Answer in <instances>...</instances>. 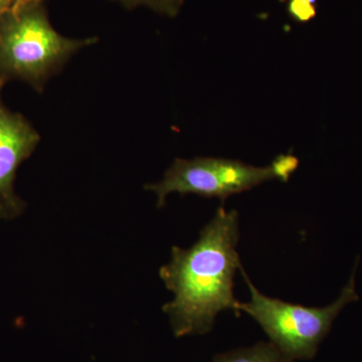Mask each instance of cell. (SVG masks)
Masks as SVG:
<instances>
[{"label":"cell","instance_id":"obj_1","mask_svg":"<svg viewBox=\"0 0 362 362\" xmlns=\"http://www.w3.org/2000/svg\"><path fill=\"white\" fill-rule=\"evenodd\" d=\"M239 238V214L221 206L194 246L173 247L170 262L160 268L159 276L175 294L162 310L176 337L206 334L221 311L239 315V301L233 295L235 272L242 265Z\"/></svg>","mask_w":362,"mask_h":362},{"label":"cell","instance_id":"obj_2","mask_svg":"<svg viewBox=\"0 0 362 362\" xmlns=\"http://www.w3.org/2000/svg\"><path fill=\"white\" fill-rule=\"evenodd\" d=\"M96 42L59 35L42 4L11 11L0 20V86L21 80L42 92L75 52Z\"/></svg>","mask_w":362,"mask_h":362},{"label":"cell","instance_id":"obj_6","mask_svg":"<svg viewBox=\"0 0 362 362\" xmlns=\"http://www.w3.org/2000/svg\"><path fill=\"white\" fill-rule=\"evenodd\" d=\"M213 362H294L271 342H259L250 347L216 354Z\"/></svg>","mask_w":362,"mask_h":362},{"label":"cell","instance_id":"obj_4","mask_svg":"<svg viewBox=\"0 0 362 362\" xmlns=\"http://www.w3.org/2000/svg\"><path fill=\"white\" fill-rule=\"evenodd\" d=\"M299 165L297 157L281 154L266 168H256L238 160L214 157L175 159L160 182L145 185L157 195L160 209L169 194H197L218 197L223 204L230 195L240 194L272 180L287 182Z\"/></svg>","mask_w":362,"mask_h":362},{"label":"cell","instance_id":"obj_8","mask_svg":"<svg viewBox=\"0 0 362 362\" xmlns=\"http://www.w3.org/2000/svg\"><path fill=\"white\" fill-rule=\"evenodd\" d=\"M317 0H289L288 13L298 23H308L315 18Z\"/></svg>","mask_w":362,"mask_h":362},{"label":"cell","instance_id":"obj_10","mask_svg":"<svg viewBox=\"0 0 362 362\" xmlns=\"http://www.w3.org/2000/svg\"><path fill=\"white\" fill-rule=\"evenodd\" d=\"M42 0H14V6L11 11H18L23 8V7L32 6V4H42Z\"/></svg>","mask_w":362,"mask_h":362},{"label":"cell","instance_id":"obj_5","mask_svg":"<svg viewBox=\"0 0 362 362\" xmlns=\"http://www.w3.org/2000/svg\"><path fill=\"white\" fill-rule=\"evenodd\" d=\"M40 140L32 124L8 110L0 96V218L13 220L25 211V202L14 192V180L21 164L32 156Z\"/></svg>","mask_w":362,"mask_h":362},{"label":"cell","instance_id":"obj_3","mask_svg":"<svg viewBox=\"0 0 362 362\" xmlns=\"http://www.w3.org/2000/svg\"><path fill=\"white\" fill-rule=\"evenodd\" d=\"M356 269L334 303L324 308H313L262 294L240 265L239 270L246 281L251 299L247 303L239 302L238 312H245L254 318L270 342L285 356L294 361H310L315 357L319 345L329 332L340 311L347 304L358 300Z\"/></svg>","mask_w":362,"mask_h":362},{"label":"cell","instance_id":"obj_7","mask_svg":"<svg viewBox=\"0 0 362 362\" xmlns=\"http://www.w3.org/2000/svg\"><path fill=\"white\" fill-rule=\"evenodd\" d=\"M127 8H134L139 6H147L161 14L176 16L180 13L183 0H117Z\"/></svg>","mask_w":362,"mask_h":362},{"label":"cell","instance_id":"obj_9","mask_svg":"<svg viewBox=\"0 0 362 362\" xmlns=\"http://www.w3.org/2000/svg\"><path fill=\"white\" fill-rule=\"evenodd\" d=\"M14 0H0V20L13 11Z\"/></svg>","mask_w":362,"mask_h":362}]
</instances>
